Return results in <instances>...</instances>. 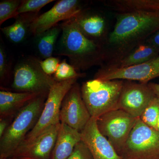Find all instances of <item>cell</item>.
<instances>
[{"label": "cell", "instance_id": "obj_1", "mask_svg": "<svg viewBox=\"0 0 159 159\" xmlns=\"http://www.w3.org/2000/svg\"><path fill=\"white\" fill-rule=\"evenodd\" d=\"M61 35L55 54L66 56L77 72L98 64L103 58L101 45L87 37L78 28L74 16L60 24Z\"/></svg>", "mask_w": 159, "mask_h": 159}, {"label": "cell", "instance_id": "obj_2", "mask_svg": "<svg viewBox=\"0 0 159 159\" xmlns=\"http://www.w3.org/2000/svg\"><path fill=\"white\" fill-rule=\"evenodd\" d=\"M159 30V11L120 13L108 43L123 48L149 38Z\"/></svg>", "mask_w": 159, "mask_h": 159}, {"label": "cell", "instance_id": "obj_3", "mask_svg": "<svg viewBox=\"0 0 159 159\" xmlns=\"http://www.w3.org/2000/svg\"><path fill=\"white\" fill-rule=\"evenodd\" d=\"M48 96H39L16 114L0 138V159L10 157L36 125Z\"/></svg>", "mask_w": 159, "mask_h": 159}, {"label": "cell", "instance_id": "obj_4", "mask_svg": "<svg viewBox=\"0 0 159 159\" xmlns=\"http://www.w3.org/2000/svg\"><path fill=\"white\" fill-rule=\"evenodd\" d=\"M123 80H103L94 77L83 83L81 94L91 117L97 119L118 109V102L124 84Z\"/></svg>", "mask_w": 159, "mask_h": 159}, {"label": "cell", "instance_id": "obj_5", "mask_svg": "<svg viewBox=\"0 0 159 159\" xmlns=\"http://www.w3.org/2000/svg\"><path fill=\"white\" fill-rule=\"evenodd\" d=\"M56 82L53 77L43 70L39 60L30 57L24 58L16 65L11 87L19 93L48 96Z\"/></svg>", "mask_w": 159, "mask_h": 159}, {"label": "cell", "instance_id": "obj_6", "mask_svg": "<svg viewBox=\"0 0 159 159\" xmlns=\"http://www.w3.org/2000/svg\"><path fill=\"white\" fill-rule=\"evenodd\" d=\"M77 79H73L56 82L52 86L36 125L28 134L18 148L29 145L49 127L61 123L60 111L63 99L71 88L77 83Z\"/></svg>", "mask_w": 159, "mask_h": 159}, {"label": "cell", "instance_id": "obj_7", "mask_svg": "<svg viewBox=\"0 0 159 159\" xmlns=\"http://www.w3.org/2000/svg\"><path fill=\"white\" fill-rule=\"evenodd\" d=\"M119 155L123 159H159V132L139 118Z\"/></svg>", "mask_w": 159, "mask_h": 159}, {"label": "cell", "instance_id": "obj_8", "mask_svg": "<svg viewBox=\"0 0 159 159\" xmlns=\"http://www.w3.org/2000/svg\"><path fill=\"white\" fill-rule=\"evenodd\" d=\"M139 118L125 111L115 110L96 119L98 130L120 153L128 141Z\"/></svg>", "mask_w": 159, "mask_h": 159}, {"label": "cell", "instance_id": "obj_9", "mask_svg": "<svg viewBox=\"0 0 159 159\" xmlns=\"http://www.w3.org/2000/svg\"><path fill=\"white\" fill-rule=\"evenodd\" d=\"M91 118L83 99L81 87L76 83L63 99L60 111V121L81 132Z\"/></svg>", "mask_w": 159, "mask_h": 159}, {"label": "cell", "instance_id": "obj_10", "mask_svg": "<svg viewBox=\"0 0 159 159\" xmlns=\"http://www.w3.org/2000/svg\"><path fill=\"white\" fill-rule=\"evenodd\" d=\"M159 77V55L141 64L125 68L112 66L100 69L94 76L103 80H137L140 83L148 81Z\"/></svg>", "mask_w": 159, "mask_h": 159}, {"label": "cell", "instance_id": "obj_11", "mask_svg": "<svg viewBox=\"0 0 159 159\" xmlns=\"http://www.w3.org/2000/svg\"><path fill=\"white\" fill-rule=\"evenodd\" d=\"M156 97L148 83L124 82L118 102V109L140 118L151 101Z\"/></svg>", "mask_w": 159, "mask_h": 159}, {"label": "cell", "instance_id": "obj_12", "mask_svg": "<svg viewBox=\"0 0 159 159\" xmlns=\"http://www.w3.org/2000/svg\"><path fill=\"white\" fill-rule=\"evenodd\" d=\"M82 10L79 1L60 0L43 14L38 16L31 24L30 32L37 36L64 21L74 17Z\"/></svg>", "mask_w": 159, "mask_h": 159}, {"label": "cell", "instance_id": "obj_13", "mask_svg": "<svg viewBox=\"0 0 159 159\" xmlns=\"http://www.w3.org/2000/svg\"><path fill=\"white\" fill-rule=\"evenodd\" d=\"M60 124L50 126L29 145L16 149L11 157L19 159H51Z\"/></svg>", "mask_w": 159, "mask_h": 159}, {"label": "cell", "instance_id": "obj_14", "mask_svg": "<svg viewBox=\"0 0 159 159\" xmlns=\"http://www.w3.org/2000/svg\"><path fill=\"white\" fill-rule=\"evenodd\" d=\"M80 133L81 141L87 146L93 159H123L98 130L95 118L92 117Z\"/></svg>", "mask_w": 159, "mask_h": 159}, {"label": "cell", "instance_id": "obj_15", "mask_svg": "<svg viewBox=\"0 0 159 159\" xmlns=\"http://www.w3.org/2000/svg\"><path fill=\"white\" fill-rule=\"evenodd\" d=\"M81 141L80 132L61 123L51 159H67Z\"/></svg>", "mask_w": 159, "mask_h": 159}, {"label": "cell", "instance_id": "obj_16", "mask_svg": "<svg viewBox=\"0 0 159 159\" xmlns=\"http://www.w3.org/2000/svg\"><path fill=\"white\" fill-rule=\"evenodd\" d=\"M37 94L28 93L0 91L1 118L11 119L30 101L36 98Z\"/></svg>", "mask_w": 159, "mask_h": 159}, {"label": "cell", "instance_id": "obj_17", "mask_svg": "<svg viewBox=\"0 0 159 159\" xmlns=\"http://www.w3.org/2000/svg\"><path fill=\"white\" fill-rule=\"evenodd\" d=\"M78 28L83 33L91 40L99 43L105 32V20L101 16L81 10L74 16Z\"/></svg>", "mask_w": 159, "mask_h": 159}, {"label": "cell", "instance_id": "obj_18", "mask_svg": "<svg viewBox=\"0 0 159 159\" xmlns=\"http://www.w3.org/2000/svg\"><path fill=\"white\" fill-rule=\"evenodd\" d=\"M38 13L30 12L19 15L12 25L1 28V31L11 43L22 42L30 32L31 24L38 16Z\"/></svg>", "mask_w": 159, "mask_h": 159}, {"label": "cell", "instance_id": "obj_19", "mask_svg": "<svg viewBox=\"0 0 159 159\" xmlns=\"http://www.w3.org/2000/svg\"><path fill=\"white\" fill-rule=\"evenodd\" d=\"M159 51L147 43L139 45L133 51L120 60L117 68H125L139 65L158 56Z\"/></svg>", "mask_w": 159, "mask_h": 159}, {"label": "cell", "instance_id": "obj_20", "mask_svg": "<svg viewBox=\"0 0 159 159\" xmlns=\"http://www.w3.org/2000/svg\"><path fill=\"white\" fill-rule=\"evenodd\" d=\"M109 3L121 13L159 11V0H116Z\"/></svg>", "mask_w": 159, "mask_h": 159}, {"label": "cell", "instance_id": "obj_21", "mask_svg": "<svg viewBox=\"0 0 159 159\" xmlns=\"http://www.w3.org/2000/svg\"><path fill=\"white\" fill-rule=\"evenodd\" d=\"M61 32V28L58 25L37 36L38 51L44 59L52 57L57 38Z\"/></svg>", "mask_w": 159, "mask_h": 159}, {"label": "cell", "instance_id": "obj_22", "mask_svg": "<svg viewBox=\"0 0 159 159\" xmlns=\"http://www.w3.org/2000/svg\"><path fill=\"white\" fill-rule=\"evenodd\" d=\"M159 115V98L157 97L150 102L140 117L142 122L156 130Z\"/></svg>", "mask_w": 159, "mask_h": 159}, {"label": "cell", "instance_id": "obj_23", "mask_svg": "<svg viewBox=\"0 0 159 159\" xmlns=\"http://www.w3.org/2000/svg\"><path fill=\"white\" fill-rule=\"evenodd\" d=\"M83 77H84V74L77 72L73 66L67 62L66 59L60 63L53 77L55 81L60 82L70 79H78Z\"/></svg>", "mask_w": 159, "mask_h": 159}, {"label": "cell", "instance_id": "obj_24", "mask_svg": "<svg viewBox=\"0 0 159 159\" xmlns=\"http://www.w3.org/2000/svg\"><path fill=\"white\" fill-rule=\"evenodd\" d=\"M22 1L4 0L0 2V25L9 19L17 16V11Z\"/></svg>", "mask_w": 159, "mask_h": 159}, {"label": "cell", "instance_id": "obj_25", "mask_svg": "<svg viewBox=\"0 0 159 159\" xmlns=\"http://www.w3.org/2000/svg\"><path fill=\"white\" fill-rule=\"evenodd\" d=\"M54 2L53 0H25L22 1L21 4L17 11V16L24 13H39L43 7L49 3Z\"/></svg>", "mask_w": 159, "mask_h": 159}, {"label": "cell", "instance_id": "obj_26", "mask_svg": "<svg viewBox=\"0 0 159 159\" xmlns=\"http://www.w3.org/2000/svg\"><path fill=\"white\" fill-rule=\"evenodd\" d=\"M60 62L58 57H51L44 60H39L40 65L43 70L50 76L55 74Z\"/></svg>", "mask_w": 159, "mask_h": 159}, {"label": "cell", "instance_id": "obj_27", "mask_svg": "<svg viewBox=\"0 0 159 159\" xmlns=\"http://www.w3.org/2000/svg\"><path fill=\"white\" fill-rule=\"evenodd\" d=\"M67 159H93V158L87 146L81 141L77 144L73 152Z\"/></svg>", "mask_w": 159, "mask_h": 159}, {"label": "cell", "instance_id": "obj_28", "mask_svg": "<svg viewBox=\"0 0 159 159\" xmlns=\"http://www.w3.org/2000/svg\"><path fill=\"white\" fill-rule=\"evenodd\" d=\"M9 66L6 51L1 43L0 45V79L3 81L9 74Z\"/></svg>", "mask_w": 159, "mask_h": 159}, {"label": "cell", "instance_id": "obj_29", "mask_svg": "<svg viewBox=\"0 0 159 159\" xmlns=\"http://www.w3.org/2000/svg\"><path fill=\"white\" fill-rule=\"evenodd\" d=\"M146 43L159 51V30L148 38Z\"/></svg>", "mask_w": 159, "mask_h": 159}, {"label": "cell", "instance_id": "obj_30", "mask_svg": "<svg viewBox=\"0 0 159 159\" xmlns=\"http://www.w3.org/2000/svg\"><path fill=\"white\" fill-rule=\"evenodd\" d=\"M8 118H1L0 120V138H2L10 123Z\"/></svg>", "mask_w": 159, "mask_h": 159}, {"label": "cell", "instance_id": "obj_31", "mask_svg": "<svg viewBox=\"0 0 159 159\" xmlns=\"http://www.w3.org/2000/svg\"><path fill=\"white\" fill-rule=\"evenodd\" d=\"M148 85L153 91L156 96L159 98V84L149 83Z\"/></svg>", "mask_w": 159, "mask_h": 159}, {"label": "cell", "instance_id": "obj_32", "mask_svg": "<svg viewBox=\"0 0 159 159\" xmlns=\"http://www.w3.org/2000/svg\"><path fill=\"white\" fill-rule=\"evenodd\" d=\"M156 130L159 132V115L158 118L157 122Z\"/></svg>", "mask_w": 159, "mask_h": 159}, {"label": "cell", "instance_id": "obj_33", "mask_svg": "<svg viewBox=\"0 0 159 159\" xmlns=\"http://www.w3.org/2000/svg\"><path fill=\"white\" fill-rule=\"evenodd\" d=\"M2 159H19L16 158L12 157H10L6 158H4Z\"/></svg>", "mask_w": 159, "mask_h": 159}]
</instances>
